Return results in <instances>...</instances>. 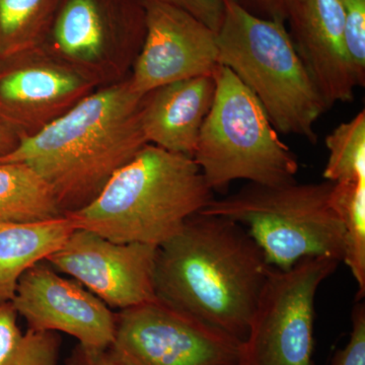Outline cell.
<instances>
[{
    "instance_id": "cell-5",
    "label": "cell",
    "mask_w": 365,
    "mask_h": 365,
    "mask_svg": "<svg viewBox=\"0 0 365 365\" xmlns=\"http://www.w3.org/2000/svg\"><path fill=\"white\" fill-rule=\"evenodd\" d=\"M333 184L249 182L232 195L213 199L200 212L240 223L274 268L287 270L309 257L342 262L344 230L330 204Z\"/></svg>"
},
{
    "instance_id": "cell-11",
    "label": "cell",
    "mask_w": 365,
    "mask_h": 365,
    "mask_svg": "<svg viewBox=\"0 0 365 365\" xmlns=\"http://www.w3.org/2000/svg\"><path fill=\"white\" fill-rule=\"evenodd\" d=\"M96 90L41 46L0 56V122L19 139L43 130Z\"/></svg>"
},
{
    "instance_id": "cell-9",
    "label": "cell",
    "mask_w": 365,
    "mask_h": 365,
    "mask_svg": "<svg viewBox=\"0 0 365 365\" xmlns=\"http://www.w3.org/2000/svg\"><path fill=\"white\" fill-rule=\"evenodd\" d=\"M109 350L124 365H244L242 341L160 299L120 311Z\"/></svg>"
},
{
    "instance_id": "cell-20",
    "label": "cell",
    "mask_w": 365,
    "mask_h": 365,
    "mask_svg": "<svg viewBox=\"0 0 365 365\" xmlns=\"http://www.w3.org/2000/svg\"><path fill=\"white\" fill-rule=\"evenodd\" d=\"M58 0H0V56L39 46Z\"/></svg>"
},
{
    "instance_id": "cell-18",
    "label": "cell",
    "mask_w": 365,
    "mask_h": 365,
    "mask_svg": "<svg viewBox=\"0 0 365 365\" xmlns=\"http://www.w3.org/2000/svg\"><path fill=\"white\" fill-rule=\"evenodd\" d=\"M13 302L0 304V365H57L59 333L28 329L21 332Z\"/></svg>"
},
{
    "instance_id": "cell-12",
    "label": "cell",
    "mask_w": 365,
    "mask_h": 365,
    "mask_svg": "<svg viewBox=\"0 0 365 365\" xmlns=\"http://www.w3.org/2000/svg\"><path fill=\"white\" fill-rule=\"evenodd\" d=\"M11 302L28 329L66 333L88 350L109 349L114 340L116 314L78 281L62 277L46 261L21 276Z\"/></svg>"
},
{
    "instance_id": "cell-15",
    "label": "cell",
    "mask_w": 365,
    "mask_h": 365,
    "mask_svg": "<svg viewBox=\"0 0 365 365\" xmlns=\"http://www.w3.org/2000/svg\"><path fill=\"white\" fill-rule=\"evenodd\" d=\"M215 95L213 76L175 81L144 95L140 124L146 143L193 158Z\"/></svg>"
},
{
    "instance_id": "cell-13",
    "label": "cell",
    "mask_w": 365,
    "mask_h": 365,
    "mask_svg": "<svg viewBox=\"0 0 365 365\" xmlns=\"http://www.w3.org/2000/svg\"><path fill=\"white\" fill-rule=\"evenodd\" d=\"M143 2L146 33L129 76L132 91L143 97L168 83L212 76L220 66L217 33L176 7Z\"/></svg>"
},
{
    "instance_id": "cell-7",
    "label": "cell",
    "mask_w": 365,
    "mask_h": 365,
    "mask_svg": "<svg viewBox=\"0 0 365 365\" xmlns=\"http://www.w3.org/2000/svg\"><path fill=\"white\" fill-rule=\"evenodd\" d=\"M145 33L141 0H58L39 46L98 88L129 78Z\"/></svg>"
},
{
    "instance_id": "cell-24",
    "label": "cell",
    "mask_w": 365,
    "mask_h": 365,
    "mask_svg": "<svg viewBox=\"0 0 365 365\" xmlns=\"http://www.w3.org/2000/svg\"><path fill=\"white\" fill-rule=\"evenodd\" d=\"M176 7L191 14L215 33L220 32L225 19V0H141Z\"/></svg>"
},
{
    "instance_id": "cell-6",
    "label": "cell",
    "mask_w": 365,
    "mask_h": 365,
    "mask_svg": "<svg viewBox=\"0 0 365 365\" xmlns=\"http://www.w3.org/2000/svg\"><path fill=\"white\" fill-rule=\"evenodd\" d=\"M215 95L193 160L213 192L247 180L261 185L297 181L299 162L278 136L258 98L222 66L213 72Z\"/></svg>"
},
{
    "instance_id": "cell-8",
    "label": "cell",
    "mask_w": 365,
    "mask_h": 365,
    "mask_svg": "<svg viewBox=\"0 0 365 365\" xmlns=\"http://www.w3.org/2000/svg\"><path fill=\"white\" fill-rule=\"evenodd\" d=\"M341 262L309 257L287 270L271 266L248 336L244 365H314V302Z\"/></svg>"
},
{
    "instance_id": "cell-25",
    "label": "cell",
    "mask_w": 365,
    "mask_h": 365,
    "mask_svg": "<svg viewBox=\"0 0 365 365\" xmlns=\"http://www.w3.org/2000/svg\"><path fill=\"white\" fill-rule=\"evenodd\" d=\"M250 13L260 18L287 24L295 0H235Z\"/></svg>"
},
{
    "instance_id": "cell-10",
    "label": "cell",
    "mask_w": 365,
    "mask_h": 365,
    "mask_svg": "<svg viewBox=\"0 0 365 365\" xmlns=\"http://www.w3.org/2000/svg\"><path fill=\"white\" fill-rule=\"evenodd\" d=\"M158 247L115 242L86 230H74L44 261L71 276L108 307L120 311L158 299Z\"/></svg>"
},
{
    "instance_id": "cell-2",
    "label": "cell",
    "mask_w": 365,
    "mask_h": 365,
    "mask_svg": "<svg viewBox=\"0 0 365 365\" xmlns=\"http://www.w3.org/2000/svg\"><path fill=\"white\" fill-rule=\"evenodd\" d=\"M141 96L129 78L98 88L0 163L29 165L52 190L64 215L93 202L115 173L145 146Z\"/></svg>"
},
{
    "instance_id": "cell-3",
    "label": "cell",
    "mask_w": 365,
    "mask_h": 365,
    "mask_svg": "<svg viewBox=\"0 0 365 365\" xmlns=\"http://www.w3.org/2000/svg\"><path fill=\"white\" fill-rule=\"evenodd\" d=\"M215 198L193 158L146 144L93 202L66 216L112 242L160 247Z\"/></svg>"
},
{
    "instance_id": "cell-1",
    "label": "cell",
    "mask_w": 365,
    "mask_h": 365,
    "mask_svg": "<svg viewBox=\"0 0 365 365\" xmlns=\"http://www.w3.org/2000/svg\"><path fill=\"white\" fill-rule=\"evenodd\" d=\"M270 268L240 223L198 212L158 247L155 294L244 343Z\"/></svg>"
},
{
    "instance_id": "cell-19",
    "label": "cell",
    "mask_w": 365,
    "mask_h": 365,
    "mask_svg": "<svg viewBox=\"0 0 365 365\" xmlns=\"http://www.w3.org/2000/svg\"><path fill=\"white\" fill-rule=\"evenodd\" d=\"M330 204L344 230L343 261L365 294V181L334 182Z\"/></svg>"
},
{
    "instance_id": "cell-22",
    "label": "cell",
    "mask_w": 365,
    "mask_h": 365,
    "mask_svg": "<svg viewBox=\"0 0 365 365\" xmlns=\"http://www.w3.org/2000/svg\"><path fill=\"white\" fill-rule=\"evenodd\" d=\"M344 16L346 44L359 79L365 85V0H340Z\"/></svg>"
},
{
    "instance_id": "cell-14",
    "label": "cell",
    "mask_w": 365,
    "mask_h": 365,
    "mask_svg": "<svg viewBox=\"0 0 365 365\" xmlns=\"http://www.w3.org/2000/svg\"><path fill=\"white\" fill-rule=\"evenodd\" d=\"M287 23L295 50L324 102H351L359 79L347 44L340 0H295Z\"/></svg>"
},
{
    "instance_id": "cell-23",
    "label": "cell",
    "mask_w": 365,
    "mask_h": 365,
    "mask_svg": "<svg viewBox=\"0 0 365 365\" xmlns=\"http://www.w3.org/2000/svg\"><path fill=\"white\" fill-rule=\"evenodd\" d=\"M361 300L353 307L349 341L335 353L333 365H365V306Z\"/></svg>"
},
{
    "instance_id": "cell-21",
    "label": "cell",
    "mask_w": 365,
    "mask_h": 365,
    "mask_svg": "<svg viewBox=\"0 0 365 365\" xmlns=\"http://www.w3.org/2000/svg\"><path fill=\"white\" fill-rule=\"evenodd\" d=\"M329 157L323 176L332 182L365 181V112L326 137Z\"/></svg>"
},
{
    "instance_id": "cell-16",
    "label": "cell",
    "mask_w": 365,
    "mask_h": 365,
    "mask_svg": "<svg viewBox=\"0 0 365 365\" xmlns=\"http://www.w3.org/2000/svg\"><path fill=\"white\" fill-rule=\"evenodd\" d=\"M74 230L66 215L47 222H0V304L14 299L26 271L60 248Z\"/></svg>"
},
{
    "instance_id": "cell-4",
    "label": "cell",
    "mask_w": 365,
    "mask_h": 365,
    "mask_svg": "<svg viewBox=\"0 0 365 365\" xmlns=\"http://www.w3.org/2000/svg\"><path fill=\"white\" fill-rule=\"evenodd\" d=\"M218 64L258 98L276 131L318 140L314 125L328 109L295 50L285 24L225 0Z\"/></svg>"
},
{
    "instance_id": "cell-26",
    "label": "cell",
    "mask_w": 365,
    "mask_h": 365,
    "mask_svg": "<svg viewBox=\"0 0 365 365\" xmlns=\"http://www.w3.org/2000/svg\"><path fill=\"white\" fill-rule=\"evenodd\" d=\"M66 365H124L112 354L109 349L88 350L76 346Z\"/></svg>"
},
{
    "instance_id": "cell-27",
    "label": "cell",
    "mask_w": 365,
    "mask_h": 365,
    "mask_svg": "<svg viewBox=\"0 0 365 365\" xmlns=\"http://www.w3.org/2000/svg\"><path fill=\"white\" fill-rule=\"evenodd\" d=\"M19 141V137L0 122V158L13 151Z\"/></svg>"
},
{
    "instance_id": "cell-17",
    "label": "cell",
    "mask_w": 365,
    "mask_h": 365,
    "mask_svg": "<svg viewBox=\"0 0 365 365\" xmlns=\"http://www.w3.org/2000/svg\"><path fill=\"white\" fill-rule=\"evenodd\" d=\"M52 190L29 165L0 163V222H39L62 217Z\"/></svg>"
}]
</instances>
